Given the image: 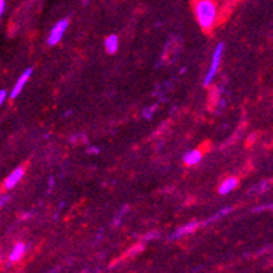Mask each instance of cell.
<instances>
[{"mask_svg":"<svg viewBox=\"0 0 273 273\" xmlns=\"http://www.w3.org/2000/svg\"><path fill=\"white\" fill-rule=\"evenodd\" d=\"M24 254H25V244L24 243H17L13 247L10 255H8V261L10 262H18L24 257Z\"/></svg>","mask_w":273,"mask_h":273,"instance_id":"obj_10","label":"cell"},{"mask_svg":"<svg viewBox=\"0 0 273 273\" xmlns=\"http://www.w3.org/2000/svg\"><path fill=\"white\" fill-rule=\"evenodd\" d=\"M6 7H7L6 0H0V14H1V15H3L4 11H6Z\"/></svg>","mask_w":273,"mask_h":273,"instance_id":"obj_11","label":"cell"},{"mask_svg":"<svg viewBox=\"0 0 273 273\" xmlns=\"http://www.w3.org/2000/svg\"><path fill=\"white\" fill-rule=\"evenodd\" d=\"M202 159V152L200 149H193V151H188L184 153L183 156V162L186 163L187 166H195L198 165Z\"/></svg>","mask_w":273,"mask_h":273,"instance_id":"obj_7","label":"cell"},{"mask_svg":"<svg viewBox=\"0 0 273 273\" xmlns=\"http://www.w3.org/2000/svg\"><path fill=\"white\" fill-rule=\"evenodd\" d=\"M239 186V180L236 179V177H229L225 181H222V184L218 188V193L220 195H227V194H230L233 190H236Z\"/></svg>","mask_w":273,"mask_h":273,"instance_id":"obj_8","label":"cell"},{"mask_svg":"<svg viewBox=\"0 0 273 273\" xmlns=\"http://www.w3.org/2000/svg\"><path fill=\"white\" fill-rule=\"evenodd\" d=\"M223 47H225V45H223V43H219V45L216 46V49L213 50L211 66H209V70H208L207 74H205V77H204V85H205V87H208V85L212 82L213 78H215L216 74H218V70H219L220 67V61H222Z\"/></svg>","mask_w":273,"mask_h":273,"instance_id":"obj_2","label":"cell"},{"mask_svg":"<svg viewBox=\"0 0 273 273\" xmlns=\"http://www.w3.org/2000/svg\"><path fill=\"white\" fill-rule=\"evenodd\" d=\"M194 15L204 31H211L218 21V6L213 0H197L194 4Z\"/></svg>","mask_w":273,"mask_h":273,"instance_id":"obj_1","label":"cell"},{"mask_svg":"<svg viewBox=\"0 0 273 273\" xmlns=\"http://www.w3.org/2000/svg\"><path fill=\"white\" fill-rule=\"evenodd\" d=\"M103 46H105V50L109 54L117 53V50H119V36L116 33L109 35L105 39V42H103Z\"/></svg>","mask_w":273,"mask_h":273,"instance_id":"obj_9","label":"cell"},{"mask_svg":"<svg viewBox=\"0 0 273 273\" xmlns=\"http://www.w3.org/2000/svg\"><path fill=\"white\" fill-rule=\"evenodd\" d=\"M67 28H68V20H67V18H63V20L57 21L53 25V28L50 29V32H49V36H47L46 39L47 45H49V46L57 45V43L63 39Z\"/></svg>","mask_w":273,"mask_h":273,"instance_id":"obj_3","label":"cell"},{"mask_svg":"<svg viewBox=\"0 0 273 273\" xmlns=\"http://www.w3.org/2000/svg\"><path fill=\"white\" fill-rule=\"evenodd\" d=\"M22 177H24V169H22V167H17V169L8 174L6 179H4V181H3L4 190H7V191H8V190H13L14 187L20 183Z\"/></svg>","mask_w":273,"mask_h":273,"instance_id":"obj_5","label":"cell"},{"mask_svg":"<svg viewBox=\"0 0 273 273\" xmlns=\"http://www.w3.org/2000/svg\"><path fill=\"white\" fill-rule=\"evenodd\" d=\"M6 98H7V91L1 89V91H0V103H4Z\"/></svg>","mask_w":273,"mask_h":273,"instance_id":"obj_12","label":"cell"},{"mask_svg":"<svg viewBox=\"0 0 273 273\" xmlns=\"http://www.w3.org/2000/svg\"><path fill=\"white\" fill-rule=\"evenodd\" d=\"M197 227H198V223H197V222H190V223H187L184 226L179 227V229L172 234V240H179V239L184 237L187 234L194 233V232L197 230Z\"/></svg>","mask_w":273,"mask_h":273,"instance_id":"obj_6","label":"cell"},{"mask_svg":"<svg viewBox=\"0 0 273 273\" xmlns=\"http://www.w3.org/2000/svg\"><path fill=\"white\" fill-rule=\"evenodd\" d=\"M31 74H32V68H27L24 73L21 74L20 78L15 81V84H14L13 89H11V92H10V98L11 99H15L18 95L21 93V91L24 89V87H25V84L28 82V80H29V77H31Z\"/></svg>","mask_w":273,"mask_h":273,"instance_id":"obj_4","label":"cell"},{"mask_svg":"<svg viewBox=\"0 0 273 273\" xmlns=\"http://www.w3.org/2000/svg\"><path fill=\"white\" fill-rule=\"evenodd\" d=\"M7 201V197H1V207L4 205V202Z\"/></svg>","mask_w":273,"mask_h":273,"instance_id":"obj_13","label":"cell"}]
</instances>
